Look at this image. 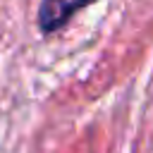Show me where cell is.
I'll return each instance as SVG.
<instances>
[{"mask_svg":"<svg viewBox=\"0 0 153 153\" xmlns=\"http://www.w3.org/2000/svg\"><path fill=\"white\" fill-rule=\"evenodd\" d=\"M96 0H43L38 7V26L43 33H53L60 26H65L72 14Z\"/></svg>","mask_w":153,"mask_h":153,"instance_id":"1","label":"cell"}]
</instances>
